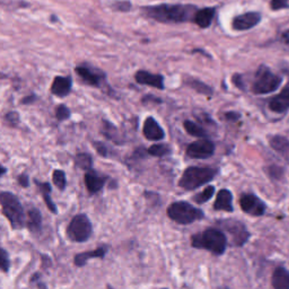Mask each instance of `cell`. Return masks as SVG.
<instances>
[{"mask_svg":"<svg viewBox=\"0 0 289 289\" xmlns=\"http://www.w3.org/2000/svg\"><path fill=\"white\" fill-rule=\"evenodd\" d=\"M143 14L149 18L161 23H183L194 18L196 8L191 5H157L142 8Z\"/></svg>","mask_w":289,"mask_h":289,"instance_id":"obj_1","label":"cell"},{"mask_svg":"<svg viewBox=\"0 0 289 289\" xmlns=\"http://www.w3.org/2000/svg\"><path fill=\"white\" fill-rule=\"evenodd\" d=\"M0 206L13 229H22L26 226V213L19 199L14 193L0 192Z\"/></svg>","mask_w":289,"mask_h":289,"instance_id":"obj_2","label":"cell"},{"mask_svg":"<svg viewBox=\"0 0 289 289\" xmlns=\"http://www.w3.org/2000/svg\"><path fill=\"white\" fill-rule=\"evenodd\" d=\"M227 238L224 233L215 228L207 229L203 233L192 236V246L205 248L213 254H223L226 248Z\"/></svg>","mask_w":289,"mask_h":289,"instance_id":"obj_3","label":"cell"},{"mask_svg":"<svg viewBox=\"0 0 289 289\" xmlns=\"http://www.w3.org/2000/svg\"><path fill=\"white\" fill-rule=\"evenodd\" d=\"M216 174L217 169L211 167L191 166L184 171L178 184L186 190H194V189L210 182L216 176Z\"/></svg>","mask_w":289,"mask_h":289,"instance_id":"obj_4","label":"cell"},{"mask_svg":"<svg viewBox=\"0 0 289 289\" xmlns=\"http://www.w3.org/2000/svg\"><path fill=\"white\" fill-rule=\"evenodd\" d=\"M281 83V77L273 74L268 67L261 66L256 74V78H254L252 85V92L254 94H258V95L270 94L278 89Z\"/></svg>","mask_w":289,"mask_h":289,"instance_id":"obj_5","label":"cell"},{"mask_svg":"<svg viewBox=\"0 0 289 289\" xmlns=\"http://www.w3.org/2000/svg\"><path fill=\"white\" fill-rule=\"evenodd\" d=\"M167 215L172 221L181 225H188L193 222L201 219L203 212L200 209L194 208L192 205L184 201L174 202L167 209Z\"/></svg>","mask_w":289,"mask_h":289,"instance_id":"obj_6","label":"cell"},{"mask_svg":"<svg viewBox=\"0 0 289 289\" xmlns=\"http://www.w3.org/2000/svg\"><path fill=\"white\" fill-rule=\"evenodd\" d=\"M93 226L89 218L85 213L75 216L67 227V236L75 243H84L91 238Z\"/></svg>","mask_w":289,"mask_h":289,"instance_id":"obj_7","label":"cell"},{"mask_svg":"<svg viewBox=\"0 0 289 289\" xmlns=\"http://www.w3.org/2000/svg\"><path fill=\"white\" fill-rule=\"evenodd\" d=\"M215 144L208 139H200L190 143L187 148V155L196 159H205L213 155Z\"/></svg>","mask_w":289,"mask_h":289,"instance_id":"obj_8","label":"cell"},{"mask_svg":"<svg viewBox=\"0 0 289 289\" xmlns=\"http://www.w3.org/2000/svg\"><path fill=\"white\" fill-rule=\"evenodd\" d=\"M75 70H76V74L81 77L82 81L88 85H92V86L101 87L103 82L105 81V75L95 68L82 64V66H77Z\"/></svg>","mask_w":289,"mask_h":289,"instance_id":"obj_9","label":"cell"},{"mask_svg":"<svg viewBox=\"0 0 289 289\" xmlns=\"http://www.w3.org/2000/svg\"><path fill=\"white\" fill-rule=\"evenodd\" d=\"M260 21H261L260 13L248 12L234 17L232 22V26L235 31H246V29H251L254 26H257V25L260 23Z\"/></svg>","mask_w":289,"mask_h":289,"instance_id":"obj_10","label":"cell"},{"mask_svg":"<svg viewBox=\"0 0 289 289\" xmlns=\"http://www.w3.org/2000/svg\"><path fill=\"white\" fill-rule=\"evenodd\" d=\"M241 207L243 211L252 216H261L266 211V205L260 198L253 194H244L241 198Z\"/></svg>","mask_w":289,"mask_h":289,"instance_id":"obj_11","label":"cell"},{"mask_svg":"<svg viewBox=\"0 0 289 289\" xmlns=\"http://www.w3.org/2000/svg\"><path fill=\"white\" fill-rule=\"evenodd\" d=\"M223 226L229 234H232L233 242L235 245H243V244L246 242L248 236H250V234L247 233L243 224L238 222H234V221L224 222Z\"/></svg>","mask_w":289,"mask_h":289,"instance_id":"obj_12","label":"cell"},{"mask_svg":"<svg viewBox=\"0 0 289 289\" xmlns=\"http://www.w3.org/2000/svg\"><path fill=\"white\" fill-rule=\"evenodd\" d=\"M269 109L272 112L282 114L289 110V83L283 87L282 91L277 96L272 97L269 102Z\"/></svg>","mask_w":289,"mask_h":289,"instance_id":"obj_13","label":"cell"},{"mask_svg":"<svg viewBox=\"0 0 289 289\" xmlns=\"http://www.w3.org/2000/svg\"><path fill=\"white\" fill-rule=\"evenodd\" d=\"M143 136L148 140H162V139L165 138V132H164L163 128L159 126L155 119L149 117L143 123Z\"/></svg>","mask_w":289,"mask_h":289,"instance_id":"obj_14","label":"cell"},{"mask_svg":"<svg viewBox=\"0 0 289 289\" xmlns=\"http://www.w3.org/2000/svg\"><path fill=\"white\" fill-rule=\"evenodd\" d=\"M136 82L140 85H148V86L155 87L158 89H164V77L162 75H154L144 70H139L134 76Z\"/></svg>","mask_w":289,"mask_h":289,"instance_id":"obj_15","label":"cell"},{"mask_svg":"<svg viewBox=\"0 0 289 289\" xmlns=\"http://www.w3.org/2000/svg\"><path fill=\"white\" fill-rule=\"evenodd\" d=\"M73 87V79L70 77H62L57 76L54 78L51 86V93L53 95L63 97L67 96L71 91Z\"/></svg>","mask_w":289,"mask_h":289,"instance_id":"obj_16","label":"cell"},{"mask_svg":"<svg viewBox=\"0 0 289 289\" xmlns=\"http://www.w3.org/2000/svg\"><path fill=\"white\" fill-rule=\"evenodd\" d=\"M105 181L106 177L98 175V174L94 171H88L85 174V184H86L87 190L91 194H95L101 191L104 184H105Z\"/></svg>","mask_w":289,"mask_h":289,"instance_id":"obj_17","label":"cell"},{"mask_svg":"<svg viewBox=\"0 0 289 289\" xmlns=\"http://www.w3.org/2000/svg\"><path fill=\"white\" fill-rule=\"evenodd\" d=\"M26 226L32 234H39L42 229V215L38 208L32 207L27 210Z\"/></svg>","mask_w":289,"mask_h":289,"instance_id":"obj_18","label":"cell"},{"mask_svg":"<svg viewBox=\"0 0 289 289\" xmlns=\"http://www.w3.org/2000/svg\"><path fill=\"white\" fill-rule=\"evenodd\" d=\"M106 253H107V246H101V247H97L96 250L78 253L77 256H75L74 258V263L76 267H84L85 265H86L89 259H94V258L102 259L105 257Z\"/></svg>","mask_w":289,"mask_h":289,"instance_id":"obj_19","label":"cell"},{"mask_svg":"<svg viewBox=\"0 0 289 289\" xmlns=\"http://www.w3.org/2000/svg\"><path fill=\"white\" fill-rule=\"evenodd\" d=\"M215 13H216V9L211 8V7L200 9V11L196 12L193 21L199 27L207 28L211 25L212 19L213 17H215Z\"/></svg>","mask_w":289,"mask_h":289,"instance_id":"obj_20","label":"cell"},{"mask_svg":"<svg viewBox=\"0 0 289 289\" xmlns=\"http://www.w3.org/2000/svg\"><path fill=\"white\" fill-rule=\"evenodd\" d=\"M233 196L232 193L229 192L226 189L221 190L217 194V199L215 201V207L216 210H224V211H233Z\"/></svg>","mask_w":289,"mask_h":289,"instance_id":"obj_21","label":"cell"},{"mask_svg":"<svg viewBox=\"0 0 289 289\" xmlns=\"http://www.w3.org/2000/svg\"><path fill=\"white\" fill-rule=\"evenodd\" d=\"M35 184L39 187V190H40V192H41L42 197L44 199V202H46V205H47L49 210L51 211L52 213H54V215H57L58 213L57 206H56V203L51 200V196H50V193H51V191H52V188H51V186H50V183L39 182L35 180Z\"/></svg>","mask_w":289,"mask_h":289,"instance_id":"obj_22","label":"cell"},{"mask_svg":"<svg viewBox=\"0 0 289 289\" xmlns=\"http://www.w3.org/2000/svg\"><path fill=\"white\" fill-rule=\"evenodd\" d=\"M272 286L275 289H289V272L285 268H277L273 272Z\"/></svg>","mask_w":289,"mask_h":289,"instance_id":"obj_23","label":"cell"},{"mask_svg":"<svg viewBox=\"0 0 289 289\" xmlns=\"http://www.w3.org/2000/svg\"><path fill=\"white\" fill-rule=\"evenodd\" d=\"M270 146L280 155L289 159V140L286 137L275 136L271 138Z\"/></svg>","mask_w":289,"mask_h":289,"instance_id":"obj_24","label":"cell"},{"mask_svg":"<svg viewBox=\"0 0 289 289\" xmlns=\"http://www.w3.org/2000/svg\"><path fill=\"white\" fill-rule=\"evenodd\" d=\"M183 126H184V129L187 130V132L189 134H191V136H193V137L206 138L208 136V133L205 129H203L201 126H199V124L196 122L187 120V121H184Z\"/></svg>","mask_w":289,"mask_h":289,"instance_id":"obj_25","label":"cell"},{"mask_svg":"<svg viewBox=\"0 0 289 289\" xmlns=\"http://www.w3.org/2000/svg\"><path fill=\"white\" fill-rule=\"evenodd\" d=\"M187 85L193 88L194 91H197L198 93L203 94V95L210 96L213 93V89L210 86H208L207 84L202 83L200 81H197V79H189V81H187Z\"/></svg>","mask_w":289,"mask_h":289,"instance_id":"obj_26","label":"cell"},{"mask_svg":"<svg viewBox=\"0 0 289 289\" xmlns=\"http://www.w3.org/2000/svg\"><path fill=\"white\" fill-rule=\"evenodd\" d=\"M75 163H76V166H78L79 168L85 169V171H91L93 165V159L89 154L82 153L78 154L76 158H75Z\"/></svg>","mask_w":289,"mask_h":289,"instance_id":"obj_27","label":"cell"},{"mask_svg":"<svg viewBox=\"0 0 289 289\" xmlns=\"http://www.w3.org/2000/svg\"><path fill=\"white\" fill-rule=\"evenodd\" d=\"M171 153V147L165 143H157L153 144L148 148V154L155 157H164Z\"/></svg>","mask_w":289,"mask_h":289,"instance_id":"obj_28","label":"cell"},{"mask_svg":"<svg viewBox=\"0 0 289 289\" xmlns=\"http://www.w3.org/2000/svg\"><path fill=\"white\" fill-rule=\"evenodd\" d=\"M52 180L54 186H56L59 190L63 191L64 189L67 187V177H66V173L61 169H56L52 174Z\"/></svg>","mask_w":289,"mask_h":289,"instance_id":"obj_29","label":"cell"},{"mask_svg":"<svg viewBox=\"0 0 289 289\" xmlns=\"http://www.w3.org/2000/svg\"><path fill=\"white\" fill-rule=\"evenodd\" d=\"M11 268V259H9L8 252L0 246V271L8 273Z\"/></svg>","mask_w":289,"mask_h":289,"instance_id":"obj_30","label":"cell"},{"mask_svg":"<svg viewBox=\"0 0 289 289\" xmlns=\"http://www.w3.org/2000/svg\"><path fill=\"white\" fill-rule=\"evenodd\" d=\"M213 193H215V188L208 187L202 192H200L199 194H197L196 197H194V201H196L197 203L207 202L208 200H210L211 197L213 196Z\"/></svg>","mask_w":289,"mask_h":289,"instance_id":"obj_31","label":"cell"},{"mask_svg":"<svg viewBox=\"0 0 289 289\" xmlns=\"http://www.w3.org/2000/svg\"><path fill=\"white\" fill-rule=\"evenodd\" d=\"M103 133L105 134V137L109 138V139H112V140L114 141H117L118 142V130H117V128L112 126L111 123L105 121L104 122V129H103Z\"/></svg>","mask_w":289,"mask_h":289,"instance_id":"obj_32","label":"cell"},{"mask_svg":"<svg viewBox=\"0 0 289 289\" xmlns=\"http://www.w3.org/2000/svg\"><path fill=\"white\" fill-rule=\"evenodd\" d=\"M56 118L59 121L67 120V119L70 118V110L66 105H59L56 110Z\"/></svg>","mask_w":289,"mask_h":289,"instance_id":"obj_33","label":"cell"},{"mask_svg":"<svg viewBox=\"0 0 289 289\" xmlns=\"http://www.w3.org/2000/svg\"><path fill=\"white\" fill-rule=\"evenodd\" d=\"M270 7L272 11H280L283 8H289V0H271Z\"/></svg>","mask_w":289,"mask_h":289,"instance_id":"obj_34","label":"cell"},{"mask_svg":"<svg viewBox=\"0 0 289 289\" xmlns=\"http://www.w3.org/2000/svg\"><path fill=\"white\" fill-rule=\"evenodd\" d=\"M5 120L8 122L11 127H16L19 123V116L16 112H8L5 117Z\"/></svg>","mask_w":289,"mask_h":289,"instance_id":"obj_35","label":"cell"},{"mask_svg":"<svg viewBox=\"0 0 289 289\" xmlns=\"http://www.w3.org/2000/svg\"><path fill=\"white\" fill-rule=\"evenodd\" d=\"M113 7L117 9V11L120 12H128L129 9L131 8V4L128 2H121V3H116L113 5Z\"/></svg>","mask_w":289,"mask_h":289,"instance_id":"obj_36","label":"cell"},{"mask_svg":"<svg viewBox=\"0 0 289 289\" xmlns=\"http://www.w3.org/2000/svg\"><path fill=\"white\" fill-rule=\"evenodd\" d=\"M94 147H95L99 155H102L104 157L107 156V147L105 146V144L102 142H94Z\"/></svg>","mask_w":289,"mask_h":289,"instance_id":"obj_37","label":"cell"},{"mask_svg":"<svg viewBox=\"0 0 289 289\" xmlns=\"http://www.w3.org/2000/svg\"><path fill=\"white\" fill-rule=\"evenodd\" d=\"M197 118H198V120L201 121L202 123L205 122V123L209 124V126H215V122H213V120H211V119L208 117V114H206V113L197 114Z\"/></svg>","mask_w":289,"mask_h":289,"instance_id":"obj_38","label":"cell"},{"mask_svg":"<svg viewBox=\"0 0 289 289\" xmlns=\"http://www.w3.org/2000/svg\"><path fill=\"white\" fill-rule=\"evenodd\" d=\"M17 181L19 183V186H21L22 188H27L29 186V181H28V175L27 174H21V175L18 176L17 178Z\"/></svg>","mask_w":289,"mask_h":289,"instance_id":"obj_39","label":"cell"},{"mask_svg":"<svg viewBox=\"0 0 289 289\" xmlns=\"http://www.w3.org/2000/svg\"><path fill=\"white\" fill-rule=\"evenodd\" d=\"M241 118V114L237 112H227L225 113V119H227L228 121H237L238 119Z\"/></svg>","mask_w":289,"mask_h":289,"instance_id":"obj_40","label":"cell"},{"mask_svg":"<svg viewBox=\"0 0 289 289\" xmlns=\"http://www.w3.org/2000/svg\"><path fill=\"white\" fill-rule=\"evenodd\" d=\"M233 83L236 85V87L244 89V83H243V77L241 75H234L233 77Z\"/></svg>","mask_w":289,"mask_h":289,"instance_id":"obj_41","label":"cell"},{"mask_svg":"<svg viewBox=\"0 0 289 289\" xmlns=\"http://www.w3.org/2000/svg\"><path fill=\"white\" fill-rule=\"evenodd\" d=\"M35 99H37L35 94H32V95L24 97V98L22 99V104H31V103H33L34 101H35Z\"/></svg>","mask_w":289,"mask_h":289,"instance_id":"obj_42","label":"cell"},{"mask_svg":"<svg viewBox=\"0 0 289 289\" xmlns=\"http://www.w3.org/2000/svg\"><path fill=\"white\" fill-rule=\"evenodd\" d=\"M281 41L285 42L286 44H289V29H287L286 32L282 33L281 35Z\"/></svg>","mask_w":289,"mask_h":289,"instance_id":"obj_43","label":"cell"},{"mask_svg":"<svg viewBox=\"0 0 289 289\" xmlns=\"http://www.w3.org/2000/svg\"><path fill=\"white\" fill-rule=\"evenodd\" d=\"M40 279H41V273H40V272H35V273H34V275L32 276L31 280H29V281H31L32 283L37 281V283H38V282L40 281Z\"/></svg>","mask_w":289,"mask_h":289,"instance_id":"obj_44","label":"cell"},{"mask_svg":"<svg viewBox=\"0 0 289 289\" xmlns=\"http://www.w3.org/2000/svg\"><path fill=\"white\" fill-rule=\"evenodd\" d=\"M6 172H7V168L0 165V177H2L4 174H6Z\"/></svg>","mask_w":289,"mask_h":289,"instance_id":"obj_45","label":"cell"},{"mask_svg":"<svg viewBox=\"0 0 289 289\" xmlns=\"http://www.w3.org/2000/svg\"><path fill=\"white\" fill-rule=\"evenodd\" d=\"M38 287L40 288V289H47V286L44 285V283H42V282H38Z\"/></svg>","mask_w":289,"mask_h":289,"instance_id":"obj_46","label":"cell"},{"mask_svg":"<svg viewBox=\"0 0 289 289\" xmlns=\"http://www.w3.org/2000/svg\"><path fill=\"white\" fill-rule=\"evenodd\" d=\"M107 289H113L112 287H107Z\"/></svg>","mask_w":289,"mask_h":289,"instance_id":"obj_47","label":"cell"}]
</instances>
